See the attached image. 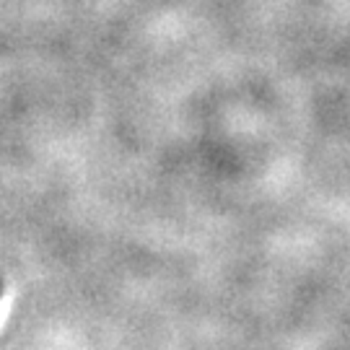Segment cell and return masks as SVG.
Here are the masks:
<instances>
[{"instance_id": "1", "label": "cell", "mask_w": 350, "mask_h": 350, "mask_svg": "<svg viewBox=\"0 0 350 350\" xmlns=\"http://www.w3.org/2000/svg\"><path fill=\"white\" fill-rule=\"evenodd\" d=\"M0 293H3V283H0Z\"/></svg>"}]
</instances>
